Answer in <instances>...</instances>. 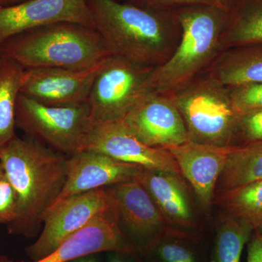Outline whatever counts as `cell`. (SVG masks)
I'll return each mask as SVG.
<instances>
[{
  "label": "cell",
  "mask_w": 262,
  "mask_h": 262,
  "mask_svg": "<svg viewBox=\"0 0 262 262\" xmlns=\"http://www.w3.org/2000/svg\"><path fill=\"white\" fill-rule=\"evenodd\" d=\"M94 27L113 56L137 64L165 63L180 39L174 10L143 8L119 0H87Z\"/></svg>",
  "instance_id": "6da1fadb"
},
{
  "label": "cell",
  "mask_w": 262,
  "mask_h": 262,
  "mask_svg": "<svg viewBox=\"0 0 262 262\" xmlns=\"http://www.w3.org/2000/svg\"><path fill=\"white\" fill-rule=\"evenodd\" d=\"M67 158L17 136L0 151V163L17 198L16 216L7 225L8 233L31 238L40 232L45 215L64 185Z\"/></svg>",
  "instance_id": "7a4b0ae2"
},
{
  "label": "cell",
  "mask_w": 262,
  "mask_h": 262,
  "mask_svg": "<svg viewBox=\"0 0 262 262\" xmlns=\"http://www.w3.org/2000/svg\"><path fill=\"white\" fill-rule=\"evenodd\" d=\"M112 55L96 29L71 22L30 29L0 45V56L24 70H84Z\"/></svg>",
  "instance_id": "3957f363"
},
{
  "label": "cell",
  "mask_w": 262,
  "mask_h": 262,
  "mask_svg": "<svg viewBox=\"0 0 262 262\" xmlns=\"http://www.w3.org/2000/svg\"><path fill=\"white\" fill-rule=\"evenodd\" d=\"M174 12L180 25V39L170 58L151 72L149 93L169 94L182 89L220 52L228 11L213 5H192Z\"/></svg>",
  "instance_id": "277c9868"
},
{
  "label": "cell",
  "mask_w": 262,
  "mask_h": 262,
  "mask_svg": "<svg viewBox=\"0 0 262 262\" xmlns=\"http://www.w3.org/2000/svg\"><path fill=\"white\" fill-rule=\"evenodd\" d=\"M168 95L182 115L191 141L234 146L239 113L228 87L208 76Z\"/></svg>",
  "instance_id": "5b68a950"
},
{
  "label": "cell",
  "mask_w": 262,
  "mask_h": 262,
  "mask_svg": "<svg viewBox=\"0 0 262 262\" xmlns=\"http://www.w3.org/2000/svg\"><path fill=\"white\" fill-rule=\"evenodd\" d=\"M15 126L30 139L46 143L72 156L83 151L94 123L87 104L51 106L20 94L15 106Z\"/></svg>",
  "instance_id": "8992f818"
},
{
  "label": "cell",
  "mask_w": 262,
  "mask_h": 262,
  "mask_svg": "<svg viewBox=\"0 0 262 262\" xmlns=\"http://www.w3.org/2000/svg\"><path fill=\"white\" fill-rule=\"evenodd\" d=\"M155 67L110 56L95 80L87 105L94 123L121 120L149 94Z\"/></svg>",
  "instance_id": "52a82bcc"
},
{
  "label": "cell",
  "mask_w": 262,
  "mask_h": 262,
  "mask_svg": "<svg viewBox=\"0 0 262 262\" xmlns=\"http://www.w3.org/2000/svg\"><path fill=\"white\" fill-rule=\"evenodd\" d=\"M116 206V201L106 187L55 203L45 215L39 237L26 249L27 254L33 261L46 258L71 234L88 225L98 215Z\"/></svg>",
  "instance_id": "ba28073f"
},
{
  "label": "cell",
  "mask_w": 262,
  "mask_h": 262,
  "mask_svg": "<svg viewBox=\"0 0 262 262\" xmlns=\"http://www.w3.org/2000/svg\"><path fill=\"white\" fill-rule=\"evenodd\" d=\"M116 201L120 226L136 252H145L165 234L182 229L169 225L152 198L137 179L106 187Z\"/></svg>",
  "instance_id": "9c48e42d"
},
{
  "label": "cell",
  "mask_w": 262,
  "mask_h": 262,
  "mask_svg": "<svg viewBox=\"0 0 262 262\" xmlns=\"http://www.w3.org/2000/svg\"><path fill=\"white\" fill-rule=\"evenodd\" d=\"M108 58L84 70H24L20 94L47 106H77L87 104L94 81Z\"/></svg>",
  "instance_id": "30bf717a"
},
{
  "label": "cell",
  "mask_w": 262,
  "mask_h": 262,
  "mask_svg": "<svg viewBox=\"0 0 262 262\" xmlns=\"http://www.w3.org/2000/svg\"><path fill=\"white\" fill-rule=\"evenodd\" d=\"M141 142L155 148L190 141L182 115L168 94L149 93L122 119Z\"/></svg>",
  "instance_id": "8fae6325"
},
{
  "label": "cell",
  "mask_w": 262,
  "mask_h": 262,
  "mask_svg": "<svg viewBox=\"0 0 262 262\" xmlns=\"http://www.w3.org/2000/svg\"><path fill=\"white\" fill-rule=\"evenodd\" d=\"M84 150L103 153L149 170L182 175L177 162L169 151L141 142L127 128L122 119L95 123Z\"/></svg>",
  "instance_id": "7c38bea8"
},
{
  "label": "cell",
  "mask_w": 262,
  "mask_h": 262,
  "mask_svg": "<svg viewBox=\"0 0 262 262\" xmlns=\"http://www.w3.org/2000/svg\"><path fill=\"white\" fill-rule=\"evenodd\" d=\"M60 22L95 28L87 0H26L0 8V45L26 31Z\"/></svg>",
  "instance_id": "4fadbf2b"
},
{
  "label": "cell",
  "mask_w": 262,
  "mask_h": 262,
  "mask_svg": "<svg viewBox=\"0 0 262 262\" xmlns=\"http://www.w3.org/2000/svg\"><path fill=\"white\" fill-rule=\"evenodd\" d=\"M142 168L103 153L83 150L67 158L65 184L53 204L94 189L134 180Z\"/></svg>",
  "instance_id": "5bb4252c"
},
{
  "label": "cell",
  "mask_w": 262,
  "mask_h": 262,
  "mask_svg": "<svg viewBox=\"0 0 262 262\" xmlns=\"http://www.w3.org/2000/svg\"><path fill=\"white\" fill-rule=\"evenodd\" d=\"M107 252L137 253L122 232L117 205L71 234L46 258L33 262H70Z\"/></svg>",
  "instance_id": "9a60e30c"
},
{
  "label": "cell",
  "mask_w": 262,
  "mask_h": 262,
  "mask_svg": "<svg viewBox=\"0 0 262 262\" xmlns=\"http://www.w3.org/2000/svg\"><path fill=\"white\" fill-rule=\"evenodd\" d=\"M163 149L173 157L181 174L192 187L203 209H209L232 146L206 145L189 141Z\"/></svg>",
  "instance_id": "2e32d148"
},
{
  "label": "cell",
  "mask_w": 262,
  "mask_h": 262,
  "mask_svg": "<svg viewBox=\"0 0 262 262\" xmlns=\"http://www.w3.org/2000/svg\"><path fill=\"white\" fill-rule=\"evenodd\" d=\"M182 175L143 168L137 179L149 192L169 225L174 228H196L187 186Z\"/></svg>",
  "instance_id": "e0dca14e"
},
{
  "label": "cell",
  "mask_w": 262,
  "mask_h": 262,
  "mask_svg": "<svg viewBox=\"0 0 262 262\" xmlns=\"http://www.w3.org/2000/svg\"><path fill=\"white\" fill-rule=\"evenodd\" d=\"M213 63L208 76L226 87L262 83V45L227 50Z\"/></svg>",
  "instance_id": "ac0fdd59"
},
{
  "label": "cell",
  "mask_w": 262,
  "mask_h": 262,
  "mask_svg": "<svg viewBox=\"0 0 262 262\" xmlns=\"http://www.w3.org/2000/svg\"><path fill=\"white\" fill-rule=\"evenodd\" d=\"M262 45V0H233L220 39V52Z\"/></svg>",
  "instance_id": "d6986e66"
},
{
  "label": "cell",
  "mask_w": 262,
  "mask_h": 262,
  "mask_svg": "<svg viewBox=\"0 0 262 262\" xmlns=\"http://www.w3.org/2000/svg\"><path fill=\"white\" fill-rule=\"evenodd\" d=\"M262 179V141L232 146L215 193Z\"/></svg>",
  "instance_id": "ffe728a7"
},
{
  "label": "cell",
  "mask_w": 262,
  "mask_h": 262,
  "mask_svg": "<svg viewBox=\"0 0 262 262\" xmlns=\"http://www.w3.org/2000/svg\"><path fill=\"white\" fill-rule=\"evenodd\" d=\"M213 203L226 214L248 224L262 236V179L229 190L215 193Z\"/></svg>",
  "instance_id": "44dd1931"
},
{
  "label": "cell",
  "mask_w": 262,
  "mask_h": 262,
  "mask_svg": "<svg viewBox=\"0 0 262 262\" xmlns=\"http://www.w3.org/2000/svg\"><path fill=\"white\" fill-rule=\"evenodd\" d=\"M24 69L0 56V151L15 134V106L20 94Z\"/></svg>",
  "instance_id": "7402d4cb"
},
{
  "label": "cell",
  "mask_w": 262,
  "mask_h": 262,
  "mask_svg": "<svg viewBox=\"0 0 262 262\" xmlns=\"http://www.w3.org/2000/svg\"><path fill=\"white\" fill-rule=\"evenodd\" d=\"M141 254L149 262H211V254L202 248L201 237L182 230L163 235Z\"/></svg>",
  "instance_id": "603a6c76"
},
{
  "label": "cell",
  "mask_w": 262,
  "mask_h": 262,
  "mask_svg": "<svg viewBox=\"0 0 262 262\" xmlns=\"http://www.w3.org/2000/svg\"><path fill=\"white\" fill-rule=\"evenodd\" d=\"M253 233L248 224L225 213L216 225L211 262H241L245 245Z\"/></svg>",
  "instance_id": "cb8c5ba5"
},
{
  "label": "cell",
  "mask_w": 262,
  "mask_h": 262,
  "mask_svg": "<svg viewBox=\"0 0 262 262\" xmlns=\"http://www.w3.org/2000/svg\"><path fill=\"white\" fill-rule=\"evenodd\" d=\"M229 89L234 107L239 113L262 108V83L242 84Z\"/></svg>",
  "instance_id": "d4e9b609"
},
{
  "label": "cell",
  "mask_w": 262,
  "mask_h": 262,
  "mask_svg": "<svg viewBox=\"0 0 262 262\" xmlns=\"http://www.w3.org/2000/svg\"><path fill=\"white\" fill-rule=\"evenodd\" d=\"M236 138L242 144L262 141V108L239 113Z\"/></svg>",
  "instance_id": "484cf974"
},
{
  "label": "cell",
  "mask_w": 262,
  "mask_h": 262,
  "mask_svg": "<svg viewBox=\"0 0 262 262\" xmlns=\"http://www.w3.org/2000/svg\"><path fill=\"white\" fill-rule=\"evenodd\" d=\"M17 213V198L5 174L0 179V225H10Z\"/></svg>",
  "instance_id": "4316f807"
},
{
  "label": "cell",
  "mask_w": 262,
  "mask_h": 262,
  "mask_svg": "<svg viewBox=\"0 0 262 262\" xmlns=\"http://www.w3.org/2000/svg\"><path fill=\"white\" fill-rule=\"evenodd\" d=\"M123 2L155 10H174L192 5H213L223 8L217 0H124Z\"/></svg>",
  "instance_id": "83f0119b"
},
{
  "label": "cell",
  "mask_w": 262,
  "mask_h": 262,
  "mask_svg": "<svg viewBox=\"0 0 262 262\" xmlns=\"http://www.w3.org/2000/svg\"><path fill=\"white\" fill-rule=\"evenodd\" d=\"M246 262H262V236L253 232L248 243V256Z\"/></svg>",
  "instance_id": "f1b7e54d"
},
{
  "label": "cell",
  "mask_w": 262,
  "mask_h": 262,
  "mask_svg": "<svg viewBox=\"0 0 262 262\" xmlns=\"http://www.w3.org/2000/svg\"><path fill=\"white\" fill-rule=\"evenodd\" d=\"M106 262H139L137 253L107 252Z\"/></svg>",
  "instance_id": "f546056e"
},
{
  "label": "cell",
  "mask_w": 262,
  "mask_h": 262,
  "mask_svg": "<svg viewBox=\"0 0 262 262\" xmlns=\"http://www.w3.org/2000/svg\"><path fill=\"white\" fill-rule=\"evenodd\" d=\"M70 262H101V261L98 257V253H97V254L89 255L84 257L77 258Z\"/></svg>",
  "instance_id": "4dcf8cb0"
},
{
  "label": "cell",
  "mask_w": 262,
  "mask_h": 262,
  "mask_svg": "<svg viewBox=\"0 0 262 262\" xmlns=\"http://www.w3.org/2000/svg\"><path fill=\"white\" fill-rule=\"evenodd\" d=\"M217 1L219 2V3H220L221 6H222L224 9L228 12H229L231 8H232V3H233V0H217Z\"/></svg>",
  "instance_id": "1f68e13d"
},
{
  "label": "cell",
  "mask_w": 262,
  "mask_h": 262,
  "mask_svg": "<svg viewBox=\"0 0 262 262\" xmlns=\"http://www.w3.org/2000/svg\"><path fill=\"white\" fill-rule=\"evenodd\" d=\"M24 1H26V0H0V8L18 4V3H22Z\"/></svg>",
  "instance_id": "d6a6232c"
},
{
  "label": "cell",
  "mask_w": 262,
  "mask_h": 262,
  "mask_svg": "<svg viewBox=\"0 0 262 262\" xmlns=\"http://www.w3.org/2000/svg\"><path fill=\"white\" fill-rule=\"evenodd\" d=\"M10 260L5 256H0V262H10Z\"/></svg>",
  "instance_id": "836d02e7"
},
{
  "label": "cell",
  "mask_w": 262,
  "mask_h": 262,
  "mask_svg": "<svg viewBox=\"0 0 262 262\" xmlns=\"http://www.w3.org/2000/svg\"><path fill=\"white\" fill-rule=\"evenodd\" d=\"M5 172H4V169L3 168V165H2V164L0 163V179L3 177V176L4 175Z\"/></svg>",
  "instance_id": "e575fe53"
},
{
  "label": "cell",
  "mask_w": 262,
  "mask_h": 262,
  "mask_svg": "<svg viewBox=\"0 0 262 262\" xmlns=\"http://www.w3.org/2000/svg\"><path fill=\"white\" fill-rule=\"evenodd\" d=\"M10 262H13V261H10ZM18 262H24V261H18Z\"/></svg>",
  "instance_id": "d590c367"
}]
</instances>
